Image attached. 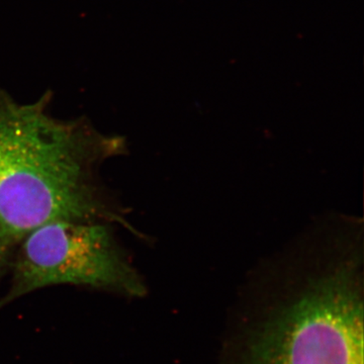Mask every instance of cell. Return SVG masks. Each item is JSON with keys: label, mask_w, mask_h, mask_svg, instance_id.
<instances>
[{"label": "cell", "mask_w": 364, "mask_h": 364, "mask_svg": "<svg viewBox=\"0 0 364 364\" xmlns=\"http://www.w3.org/2000/svg\"><path fill=\"white\" fill-rule=\"evenodd\" d=\"M51 92L20 104L0 91V228L13 242L53 221L100 222L144 238L102 182L105 163L127 153L121 136L83 117L49 112Z\"/></svg>", "instance_id": "obj_2"}, {"label": "cell", "mask_w": 364, "mask_h": 364, "mask_svg": "<svg viewBox=\"0 0 364 364\" xmlns=\"http://www.w3.org/2000/svg\"><path fill=\"white\" fill-rule=\"evenodd\" d=\"M100 222L53 221L23 237L0 310L38 289L75 286L142 298L147 287L129 254Z\"/></svg>", "instance_id": "obj_3"}, {"label": "cell", "mask_w": 364, "mask_h": 364, "mask_svg": "<svg viewBox=\"0 0 364 364\" xmlns=\"http://www.w3.org/2000/svg\"><path fill=\"white\" fill-rule=\"evenodd\" d=\"M361 220H317L255 279L265 291L233 364H363Z\"/></svg>", "instance_id": "obj_1"}, {"label": "cell", "mask_w": 364, "mask_h": 364, "mask_svg": "<svg viewBox=\"0 0 364 364\" xmlns=\"http://www.w3.org/2000/svg\"><path fill=\"white\" fill-rule=\"evenodd\" d=\"M14 246L13 242L9 240V237L0 228V277L4 274V270L9 265V256Z\"/></svg>", "instance_id": "obj_4"}]
</instances>
